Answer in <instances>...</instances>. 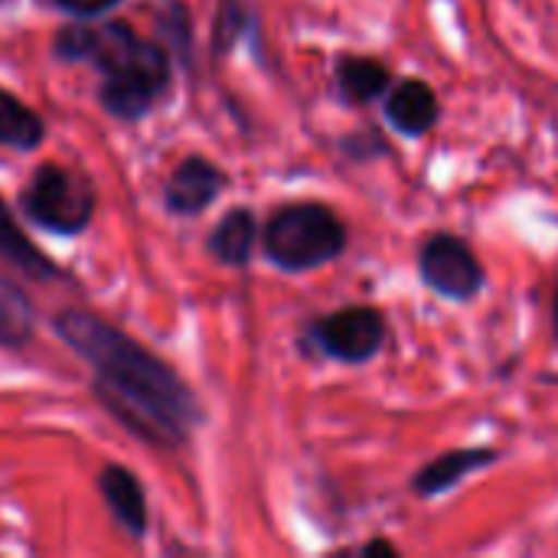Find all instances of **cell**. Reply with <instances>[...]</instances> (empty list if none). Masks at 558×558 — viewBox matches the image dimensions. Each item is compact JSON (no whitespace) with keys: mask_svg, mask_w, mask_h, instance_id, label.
Returning a JSON list of instances; mask_svg holds the SVG:
<instances>
[{"mask_svg":"<svg viewBox=\"0 0 558 558\" xmlns=\"http://www.w3.org/2000/svg\"><path fill=\"white\" fill-rule=\"evenodd\" d=\"M311 337L330 360L369 363L386 343V317L376 307H343L320 317Z\"/></svg>","mask_w":558,"mask_h":558,"instance_id":"obj_6","label":"cell"},{"mask_svg":"<svg viewBox=\"0 0 558 558\" xmlns=\"http://www.w3.org/2000/svg\"><path fill=\"white\" fill-rule=\"evenodd\" d=\"M418 271L422 281L448 301H471L484 288V268L477 255L448 232L425 239L418 252Z\"/></svg>","mask_w":558,"mask_h":558,"instance_id":"obj_5","label":"cell"},{"mask_svg":"<svg viewBox=\"0 0 558 558\" xmlns=\"http://www.w3.org/2000/svg\"><path fill=\"white\" fill-rule=\"evenodd\" d=\"M389 85H392V75L379 59L343 56L337 62V88L347 101H356V105L376 101L389 92Z\"/></svg>","mask_w":558,"mask_h":558,"instance_id":"obj_11","label":"cell"},{"mask_svg":"<svg viewBox=\"0 0 558 558\" xmlns=\"http://www.w3.org/2000/svg\"><path fill=\"white\" fill-rule=\"evenodd\" d=\"M222 186H226V177L216 163L203 157H186L167 183V206L173 213L196 216L219 196Z\"/></svg>","mask_w":558,"mask_h":558,"instance_id":"obj_8","label":"cell"},{"mask_svg":"<svg viewBox=\"0 0 558 558\" xmlns=\"http://www.w3.org/2000/svg\"><path fill=\"white\" fill-rule=\"evenodd\" d=\"M43 141V121L33 108L0 88V144L29 150Z\"/></svg>","mask_w":558,"mask_h":558,"instance_id":"obj_14","label":"cell"},{"mask_svg":"<svg viewBox=\"0 0 558 558\" xmlns=\"http://www.w3.org/2000/svg\"><path fill=\"white\" fill-rule=\"evenodd\" d=\"M23 209L36 226L72 235L88 226L95 213V196L75 173L46 163L33 173L23 193Z\"/></svg>","mask_w":558,"mask_h":558,"instance_id":"obj_4","label":"cell"},{"mask_svg":"<svg viewBox=\"0 0 558 558\" xmlns=\"http://www.w3.org/2000/svg\"><path fill=\"white\" fill-rule=\"evenodd\" d=\"M376 553H383V556H396V546H392V543H383V539H376V543H366V546H363V556H376Z\"/></svg>","mask_w":558,"mask_h":558,"instance_id":"obj_17","label":"cell"},{"mask_svg":"<svg viewBox=\"0 0 558 558\" xmlns=\"http://www.w3.org/2000/svg\"><path fill=\"white\" fill-rule=\"evenodd\" d=\"M0 262L20 268L23 275H33V278H52L56 275V265L20 232V226L13 222L3 199H0Z\"/></svg>","mask_w":558,"mask_h":558,"instance_id":"obj_13","label":"cell"},{"mask_svg":"<svg viewBox=\"0 0 558 558\" xmlns=\"http://www.w3.org/2000/svg\"><path fill=\"white\" fill-rule=\"evenodd\" d=\"M56 330L92 363L101 402L128 428L167 448L186 441L199 422V405L163 360L85 311H62Z\"/></svg>","mask_w":558,"mask_h":558,"instance_id":"obj_1","label":"cell"},{"mask_svg":"<svg viewBox=\"0 0 558 558\" xmlns=\"http://www.w3.org/2000/svg\"><path fill=\"white\" fill-rule=\"evenodd\" d=\"M553 311H556V337H558V291H556V307H553Z\"/></svg>","mask_w":558,"mask_h":558,"instance_id":"obj_18","label":"cell"},{"mask_svg":"<svg viewBox=\"0 0 558 558\" xmlns=\"http://www.w3.org/2000/svg\"><path fill=\"white\" fill-rule=\"evenodd\" d=\"M441 105L438 95L428 82L422 78H402L399 85H389L386 95V121L405 134V137H422L438 124Z\"/></svg>","mask_w":558,"mask_h":558,"instance_id":"obj_7","label":"cell"},{"mask_svg":"<svg viewBox=\"0 0 558 558\" xmlns=\"http://www.w3.org/2000/svg\"><path fill=\"white\" fill-rule=\"evenodd\" d=\"M29 330H33V307L23 301L20 291L0 284V343L20 347L23 340H29Z\"/></svg>","mask_w":558,"mask_h":558,"instance_id":"obj_15","label":"cell"},{"mask_svg":"<svg viewBox=\"0 0 558 558\" xmlns=\"http://www.w3.org/2000/svg\"><path fill=\"white\" fill-rule=\"evenodd\" d=\"M98 487H101L114 520L131 536H141L147 530V507H144V490H141L137 477L124 468H105L98 474Z\"/></svg>","mask_w":558,"mask_h":558,"instance_id":"obj_10","label":"cell"},{"mask_svg":"<svg viewBox=\"0 0 558 558\" xmlns=\"http://www.w3.org/2000/svg\"><path fill=\"white\" fill-rule=\"evenodd\" d=\"M497 458H500V454H497V451H490V448L448 451V454H441L438 461L425 464V468L415 474L412 490H415L418 497H438V494H445V490L458 487L468 474H474V471H481V468L494 464Z\"/></svg>","mask_w":558,"mask_h":558,"instance_id":"obj_9","label":"cell"},{"mask_svg":"<svg viewBox=\"0 0 558 558\" xmlns=\"http://www.w3.org/2000/svg\"><path fill=\"white\" fill-rule=\"evenodd\" d=\"M56 52L65 59H88L105 72L101 105L118 118H141L170 82L167 52L124 23L69 26L59 33Z\"/></svg>","mask_w":558,"mask_h":558,"instance_id":"obj_2","label":"cell"},{"mask_svg":"<svg viewBox=\"0 0 558 558\" xmlns=\"http://www.w3.org/2000/svg\"><path fill=\"white\" fill-rule=\"evenodd\" d=\"M347 248L343 219L320 203H291L265 226V255L284 271H314Z\"/></svg>","mask_w":558,"mask_h":558,"instance_id":"obj_3","label":"cell"},{"mask_svg":"<svg viewBox=\"0 0 558 558\" xmlns=\"http://www.w3.org/2000/svg\"><path fill=\"white\" fill-rule=\"evenodd\" d=\"M255 239H258V226L255 216L248 209H232L222 216V222L213 229L209 235V252L232 268L248 265L252 252H255Z\"/></svg>","mask_w":558,"mask_h":558,"instance_id":"obj_12","label":"cell"},{"mask_svg":"<svg viewBox=\"0 0 558 558\" xmlns=\"http://www.w3.org/2000/svg\"><path fill=\"white\" fill-rule=\"evenodd\" d=\"M56 3H62V7H65V10H72V13H85V16H92V13H101V10L114 7L118 0H56Z\"/></svg>","mask_w":558,"mask_h":558,"instance_id":"obj_16","label":"cell"}]
</instances>
